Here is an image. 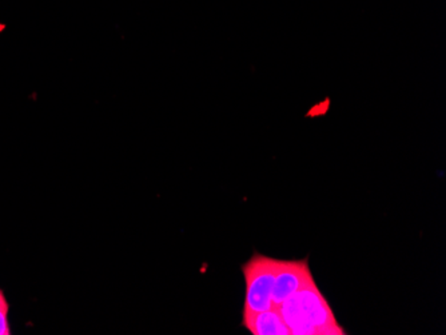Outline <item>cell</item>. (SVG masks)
Segmentation results:
<instances>
[{
  "label": "cell",
  "instance_id": "4",
  "mask_svg": "<svg viewBox=\"0 0 446 335\" xmlns=\"http://www.w3.org/2000/svg\"><path fill=\"white\" fill-rule=\"evenodd\" d=\"M242 325L252 335H291L278 307L259 313H243Z\"/></svg>",
  "mask_w": 446,
  "mask_h": 335
},
{
  "label": "cell",
  "instance_id": "1",
  "mask_svg": "<svg viewBox=\"0 0 446 335\" xmlns=\"http://www.w3.org/2000/svg\"><path fill=\"white\" fill-rule=\"evenodd\" d=\"M278 310L291 335L346 334L314 279L284 300Z\"/></svg>",
  "mask_w": 446,
  "mask_h": 335
},
{
  "label": "cell",
  "instance_id": "3",
  "mask_svg": "<svg viewBox=\"0 0 446 335\" xmlns=\"http://www.w3.org/2000/svg\"><path fill=\"white\" fill-rule=\"evenodd\" d=\"M311 279L313 276H311L308 258L301 260L278 259L275 283L272 289V306L278 307L284 300H286L289 296L297 293Z\"/></svg>",
  "mask_w": 446,
  "mask_h": 335
},
{
  "label": "cell",
  "instance_id": "2",
  "mask_svg": "<svg viewBox=\"0 0 446 335\" xmlns=\"http://www.w3.org/2000/svg\"><path fill=\"white\" fill-rule=\"evenodd\" d=\"M278 259L254 253L242 266L246 283L243 313H259L270 310L272 306V289Z\"/></svg>",
  "mask_w": 446,
  "mask_h": 335
},
{
  "label": "cell",
  "instance_id": "6",
  "mask_svg": "<svg viewBox=\"0 0 446 335\" xmlns=\"http://www.w3.org/2000/svg\"><path fill=\"white\" fill-rule=\"evenodd\" d=\"M4 28H6V26H4V24H0V32H1Z\"/></svg>",
  "mask_w": 446,
  "mask_h": 335
},
{
  "label": "cell",
  "instance_id": "5",
  "mask_svg": "<svg viewBox=\"0 0 446 335\" xmlns=\"http://www.w3.org/2000/svg\"><path fill=\"white\" fill-rule=\"evenodd\" d=\"M11 334V329L8 325V303L4 298L3 291L0 290V335Z\"/></svg>",
  "mask_w": 446,
  "mask_h": 335
}]
</instances>
